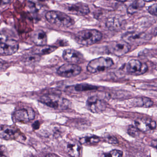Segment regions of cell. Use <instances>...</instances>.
<instances>
[{"label": "cell", "instance_id": "obj_1", "mask_svg": "<svg viewBox=\"0 0 157 157\" xmlns=\"http://www.w3.org/2000/svg\"><path fill=\"white\" fill-rule=\"evenodd\" d=\"M102 34L96 29L81 30L75 35L76 42L80 45L88 46L97 43L102 38Z\"/></svg>", "mask_w": 157, "mask_h": 157}, {"label": "cell", "instance_id": "obj_2", "mask_svg": "<svg viewBox=\"0 0 157 157\" xmlns=\"http://www.w3.org/2000/svg\"><path fill=\"white\" fill-rule=\"evenodd\" d=\"M39 101L42 104L56 110H66L70 105L68 100L55 95H44L40 98Z\"/></svg>", "mask_w": 157, "mask_h": 157}, {"label": "cell", "instance_id": "obj_3", "mask_svg": "<svg viewBox=\"0 0 157 157\" xmlns=\"http://www.w3.org/2000/svg\"><path fill=\"white\" fill-rule=\"evenodd\" d=\"M47 20L52 25L59 27H70L74 24L71 18L65 13L59 11H51L46 14Z\"/></svg>", "mask_w": 157, "mask_h": 157}, {"label": "cell", "instance_id": "obj_4", "mask_svg": "<svg viewBox=\"0 0 157 157\" xmlns=\"http://www.w3.org/2000/svg\"><path fill=\"white\" fill-rule=\"evenodd\" d=\"M113 65V61L111 58L99 57L90 61L87 66V70L89 73H95L105 71Z\"/></svg>", "mask_w": 157, "mask_h": 157}, {"label": "cell", "instance_id": "obj_5", "mask_svg": "<svg viewBox=\"0 0 157 157\" xmlns=\"http://www.w3.org/2000/svg\"><path fill=\"white\" fill-rule=\"evenodd\" d=\"M108 49L113 55L121 56L129 52L131 46L124 41H117L110 42L108 45Z\"/></svg>", "mask_w": 157, "mask_h": 157}, {"label": "cell", "instance_id": "obj_6", "mask_svg": "<svg viewBox=\"0 0 157 157\" xmlns=\"http://www.w3.org/2000/svg\"><path fill=\"white\" fill-rule=\"evenodd\" d=\"M87 108L93 113H99L103 112L107 108L106 102L97 96L90 97L87 100Z\"/></svg>", "mask_w": 157, "mask_h": 157}, {"label": "cell", "instance_id": "obj_7", "mask_svg": "<svg viewBox=\"0 0 157 157\" xmlns=\"http://www.w3.org/2000/svg\"><path fill=\"white\" fill-rule=\"evenodd\" d=\"M126 70L130 74L139 76L145 73L148 70V67L146 64L142 63L139 60L133 59L128 62Z\"/></svg>", "mask_w": 157, "mask_h": 157}, {"label": "cell", "instance_id": "obj_8", "mask_svg": "<svg viewBox=\"0 0 157 157\" xmlns=\"http://www.w3.org/2000/svg\"><path fill=\"white\" fill-rule=\"evenodd\" d=\"M19 48L17 41L13 39L6 38L0 41V54L11 55L15 53Z\"/></svg>", "mask_w": 157, "mask_h": 157}, {"label": "cell", "instance_id": "obj_9", "mask_svg": "<svg viewBox=\"0 0 157 157\" xmlns=\"http://www.w3.org/2000/svg\"><path fill=\"white\" fill-rule=\"evenodd\" d=\"M81 68L75 64H65L63 65L57 71V73L62 77H74L80 73Z\"/></svg>", "mask_w": 157, "mask_h": 157}, {"label": "cell", "instance_id": "obj_10", "mask_svg": "<svg viewBox=\"0 0 157 157\" xmlns=\"http://www.w3.org/2000/svg\"><path fill=\"white\" fill-rule=\"evenodd\" d=\"M35 112L31 108H27L17 110L14 113V120L17 122L27 123L35 118Z\"/></svg>", "mask_w": 157, "mask_h": 157}, {"label": "cell", "instance_id": "obj_11", "mask_svg": "<svg viewBox=\"0 0 157 157\" xmlns=\"http://www.w3.org/2000/svg\"><path fill=\"white\" fill-rule=\"evenodd\" d=\"M134 124L138 131L143 132L155 130L157 127L156 122L152 119L148 118L137 119L135 121Z\"/></svg>", "mask_w": 157, "mask_h": 157}, {"label": "cell", "instance_id": "obj_12", "mask_svg": "<svg viewBox=\"0 0 157 157\" xmlns=\"http://www.w3.org/2000/svg\"><path fill=\"white\" fill-rule=\"evenodd\" d=\"M63 59L71 64H78L84 61V56L79 52L73 49H67L63 53Z\"/></svg>", "mask_w": 157, "mask_h": 157}, {"label": "cell", "instance_id": "obj_13", "mask_svg": "<svg viewBox=\"0 0 157 157\" xmlns=\"http://www.w3.org/2000/svg\"><path fill=\"white\" fill-rule=\"evenodd\" d=\"M70 13L78 15H86L90 13V9L86 4L79 2L70 5L68 6Z\"/></svg>", "mask_w": 157, "mask_h": 157}, {"label": "cell", "instance_id": "obj_14", "mask_svg": "<svg viewBox=\"0 0 157 157\" xmlns=\"http://www.w3.org/2000/svg\"><path fill=\"white\" fill-rule=\"evenodd\" d=\"M17 131L14 127L9 125L0 126V138L6 140L15 139L17 137Z\"/></svg>", "mask_w": 157, "mask_h": 157}, {"label": "cell", "instance_id": "obj_15", "mask_svg": "<svg viewBox=\"0 0 157 157\" xmlns=\"http://www.w3.org/2000/svg\"><path fill=\"white\" fill-rule=\"evenodd\" d=\"M146 37L144 33L128 32L122 37L123 40L129 43H137L142 42Z\"/></svg>", "mask_w": 157, "mask_h": 157}, {"label": "cell", "instance_id": "obj_16", "mask_svg": "<svg viewBox=\"0 0 157 157\" xmlns=\"http://www.w3.org/2000/svg\"><path fill=\"white\" fill-rule=\"evenodd\" d=\"M31 39L36 45H46L47 43V35L42 30H37L33 32L31 35Z\"/></svg>", "mask_w": 157, "mask_h": 157}, {"label": "cell", "instance_id": "obj_17", "mask_svg": "<svg viewBox=\"0 0 157 157\" xmlns=\"http://www.w3.org/2000/svg\"><path fill=\"white\" fill-rule=\"evenodd\" d=\"M57 47L48 45H37L32 49V53L36 55H43L48 54L55 51Z\"/></svg>", "mask_w": 157, "mask_h": 157}, {"label": "cell", "instance_id": "obj_18", "mask_svg": "<svg viewBox=\"0 0 157 157\" xmlns=\"http://www.w3.org/2000/svg\"><path fill=\"white\" fill-rule=\"evenodd\" d=\"M81 147L79 144L75 142L69 143L67 146L68 153L73 157H78L80 155Z\"/></svg>", "mask_w": 157, "mask_h": 157}, {"label": "cell", "instance_id": "obj_19", "mask_svg": "<svg viewBox=\"0 0 157 157\" xmlns=\"http://www.w3.org/2000/svg\"><path fill=\"white\" fill-rule=\"evenodd\" d=\"M144 1L135 0L128 7L127 12L130 14H133L138 12L144 6Z\"/></svg>", "mask_w": 157, "mask_h": 157}, {"label": "cell", "instance_id": "obj_20", "mask_svg": "<svg viewBox=\"0 0 157 157\" xmlns=\"http://www.w3.org/2000/svg\"><path fill=\"white\" fill-rule=\"evenodd\" d=\"M134 103L136 107L147 108L152 107L154 102L149 98L141 97L136 99Z\"/></svg>", "mask_w": 157, "mask_h": 157}, {"label": "cell", "instance_id": "obj_21", "mask_svg": "<svg viewBox=\"0 0 157 157\" xmlns=\"http://www.w3.org/2000/svg\"><path fill=\"white\" fill-rule=\"evenodd\" d=\"M100 138L96 135H90L82 137L79 140V143L83 145H91L96 144L100 142Z\"/></svg>", "mask_w": 157, "mask_h": 157}, {"label": "cell", "instance_id": "obj_22", "mask_svg": "<svg viewBox=\"0 0 157 157\" xmlns=\"http://www.w3.org/2000/svg\"><path fill=\"white\" fill-rule=\"evenodd\" d=\"M106 26L109 29L112 30H117L121 28V23L120 19L116 18H109L106 23Z\"/></svg>", "mask_w": 157, "mask_h": 157}, {"label": "cell", "instance_id": "obj_23", "mask_svg": "<svg viewBox=\"0 0 157 157\" xmlns=\"http://www.w3.org/2000/svg\"><path fill=\"white\" fill-rule=\"evenodd\" d=\"M98 87L92 85L86 84H77L75 86V89L77 91H85L87 90H96Z\"/></svg>", "mask_w": 157, "mask_h": 157}, {"label": "cell", "instance_id": "obj_24", "mask_svg": "<svg viewBox=\"0 0 157 157\" xmlns=\"http://www.w3.org/2000/svg\"><path fill=\"white\" fill-rule=\"evenodd\" d=\"M40 55L32 53L30 55H26L23 58V61L29 64L35 63L39 61L40 60Z\"/></svg>", "mask_w": 157, "mask_h": 157}, {"label": "cell", "instance_id": "obj_25", "mask_svg": "<svg viewBox=\"0 0 157 157\" xmlns=\"http://www.w3.org/2000/svg\"><path fill=\"white\" fill-rule=\"evenodd\" d=\"M123 155L122 151L119 150H113L110 151L109 153L104 154V156L105 157H122Z\"/></svg>", "mask_w": 157, "mask_h": 157}, {"label": "cell", "instance_id": "obj_26", "mask_svg": "<svg viewBox=\"0 0 157 157\" xmlns=\"http://www.w3.org/2000/svg\"><path fill=\"white\" fill-rule=\"evenodd\" d=\"M147 10L151 14L157 17V4H155L149 6Z\"/></svg>", "mask_w": 157, "mask_h": 157}, {"label": "cell", "instance_id": "obj_27", "mask_svg": "<svg viewBox=\"0 0 157 157\" xmlns=\"http://www.w3.org/2000/svg\"><path fill=\"white\" fill-rule=\"evenodd\" d=\"M106 140L108 143L112 144H117L119 143L117 138L113 135H108L106 138Z\"/></svg>", "mask_w": 157, "mask_h": 157}, {"label": "cell", "instance_id": "obj_28", "mask_svg": "<svg viewBox=\"0 0 157 157\" xmlns=\"http://www.w3.org/2000/svg\"><path fill=\"white\" fill-rule=\"evenodd\" d=\"M8 151L5 146L0 145V157H8Z\"/></svg>", "mask_w": 157, "mask_h": 157}, {"label": "cell", "instance_id": "obj_29", "mask_svg": "<svg viewBox=\"0 0 157 157\" xmlns=\"http://www.w3.org/2000/svg\"><path fill=\"white\" fill-rule=\"evenodd\" d=\"M137 130H138L136 127L131 126L128 129V132L129 135L132 136H136L137 133Z\"/></svg>", "mask_w": 157, "mask_h": 157}, {"label": "cell", "instance_id": "obj_30", "mask_svg": "<svg viewBox=\"0 0 157 157\" xmlns=\"http://www.w3.org/2000/svg\"><path fill=\"white\" fill-rule=\"evenodd\" d=\"M40 125V123L38 121H36V122L33 124L32 126H33V128H34L35 130H37V129L39 128Z\"/></svg>", "mask_w": 157, "mask_h": 157}, {"label": "cell", "instance_id": "obj_31", "mask_svg": "<svg viewBox=\"0 0 157 157\" xmlns=\"http://www.w3.org/2000/svg\"><path fill=\"white\" fill-rule=\"evenodd\" d=\"M27 1L32 3H36L40 2H46L48 0H27Z\"/></svg>", "mask_w": 157, "mask_h": 157}, {"label": "cell", "instance_id": "obj_32", "mask_svg": "<svg viewBox=\"0 0 157 157\" xmlns=\"http://www.w3.org/2000/svg\"><path fill=\"white\" fill-rule=\"evenodd\" d=\"M10 0H0V6L7 4L10 3Z\"/></svg>", "mask_w": 157, "mask_h": 157}, {"label": "cell", "instance_id": "obj_33", "mask_svg": "<svg viewBox=\"0 0 157 157\" xmlns=\"http://www.w3.org/2000/svg\"><path fill=\"white\" fill-rule=\"evenodd\" d=\"M4 64V61L0 59V69L2 67L3 65Z\"/></svg>", "mask_w": 157, "mask_h": 157}, {"label": "cell", "instance_id": "obj_34", "mask_svg": "<svg viewBox=\"0 0 157 157\" xmlns=\"http://www.w3.org/2000/svg\"><path fill=\"white\" fill-rule=\"evenodd\" d=\"M5 38H6V37H4L3 35L0 34V41L4 39Z\"/></svg>", "mask_w": 157, "mask_h": 157}, {"label": "cell", "instance_id": "obj_35", "mask_svg": "<svg viewBox=\"0 0 157 157\" xmlns=\"http://www.w3.org/2000/svg\"><path fill=\"white\" fill-rule=\"evenodd\" d=\"M157 0H144V2H154V1H156Z\"/></svg>", "mask_w": 157, "mask_h": 157}, {"label": "cell", "instance_id": "obj_36", "mask_svg": "<svg viewBox=\"0 0 157 157\" xmlns=\"http://www.w3.org/2000/svg\"><path fill=\"white\" fill-rule=\"evenodd\" d=\"M115 1H118V2H126L127 0H115Z\"/></svg>", "mask_w": 157, "mask_h": 157}, {"label": "cell", "instance_id": "obj_37", "mask_svg": "<svg viewBox=\"0 0 157 157\" xmlns=\"http://www.w3.org/2000/svg\"><path fill=\"white\" fill-rule=\"evenodd\" d=\"M156 69H157V65H156Z\"/></svg>", "mask_w": 157, "mask_h": 157}, {"label": "cell", "instance_id": "obj_38", "mask_svg": "<svg viewBox=\"0 0 157 157\" xmlns=\"http://www.w3.org/2000/svg\"></svg>", "mask_w": 157, "mask_h": 157}]
</instances>
